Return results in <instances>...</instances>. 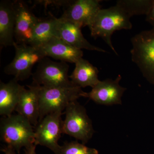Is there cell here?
I'll use <instances>...</instances> for the list:
<instances>
[{"instance_id":"cb8c5ba5","label":"cell","mask_w":154,"mask_h":154,"mask_svg":"<svg viewBox=\"0 0 154 154\" xmlns=\"http://www.w3.org/2000/svg\"><path fill=\"white\" fill-rule=\"evenodd\" d=\"M36 146L35 144L29 147L28 148L25 149L24 154H36L35 149Z\"/></svg>"},{"instance_id":"2e32d148","label":"cell","mask_w":154,"mask_h":154,"mask_svg":"<svg viewBox=\"0 0 154 154\" xmlns=\"http://www.w3.org/2000/svg\"><path fill=\"white\" fill-rule=\"evenodd\" d=\"M75 67L69 76L73 85L81 88H93L100 82L98 78L99 70L83 58L75 63Z\"/></svg>"},{"instance_id":"e0dca14e","label":"cell","mask_w":154,"mask_h":154,"mask_svg":"<svg viewBox=\"0 0 154 154\" xmlns=\"http://www.w3.org/2000/svg\"><path fill=\"white\" fill-rule=\"evenodd\" d=\"M23 86L13 79L9 82H0V115L9 116L12 115L19 102L20 92Z\"/></svg>"},{"instance_id":"ac0fdd59","label":"cell","mask_w":154,"mask_h":154,"mask_svg":"<svg viewBox=\"0 0 154 154\" xmlns=\"http://www.w3.org/2000/svg\"><path fill=\"white\" fill-rule=\"evenodd\" d=\"M57 18L39 20L34 28L33 38L30 45L39 47L56 37V27Z\"/></svg>"},{"instance_id":"9c48e42d","label":"cell","mask_w":154,"mask_h":154,"mask_svg":"<svg viewBox=\"0 0 154 154\" xmlns=\"http://www.w3.org/2000/svg\"><path fill=\"white\" fill-rule=\"evenodd\" d=\"M15 13L14 37L18 44L30 45L34 28L40 19L33 14L28 5L20 1L14 2Z\"/></svg>"},{"instance_id":"d6986e66","label":"cell","mask_w":154,"mask_h":154,"mask_svg":"<svg viewBox=\"0 0 154 154\" xmlns=\"http://www.w3.org/2000/svg\"><path fill=\"white\" fill-rule=\"evenodd\" d=\"M154 2V0H119L116 5L131 18L139 15L146 16Z\"/></svg>"},{"instance_id":"ffe728a7","label":"cell","mask_w":154,"mask_h":154,"mask_svg":"<svg viewBox=\"0 0 154 154\" xmlns=\"http://www.w3.org/2000/svg\"><path fill=\"white\" fill-rule=\"evenodd\" d=\"M58 154H99L96 149L91 148L78 141L66 142L61 146Z\"/></svg>"},{"instance_id":"277c9868","label":"cell","mask_w":154,"mask_h":154,"mask_svg":"<svg viewBox=\"0 0 154 154\" xmlns=\"http://www.w3.org/2000/svg\"><path fill=\"white\" fill-rule=\"evenodd\" d=\"M131 42V60L147 81L154 85V28L137 33Z\"/></svg>"},{"instance_id":"6da1fadb","label":"cell","mask_w":154,"mask_h":154,"mask_svg":"<svg viewBox=\"0 0 154 154\" xmlns=\"http://www.w3.org/2000/svg\"><path fill=\"white\" fill-rule=\"evenodd\" d=\"M130 18L121 8L116 5L108 8L101 9L88 27L92 37L102 38L118 55L112 44L111 37L116 30L131 29L132 25Z\"/></svg>"},{"instance_id":"5bb4252c","label":"cell","mask_w":154,"mask_h":154,"mask_svg":"<svg viewBox=\"0 0 154 154\" xmlns=\"http://www.w3.org/2000/svg\"><path fill=\"white\" fill-rule=\"evenodd\" d=\"M27 86L28 89H25L23 86L21 90L19 102L15 111L27 119L35 127L39 120L38 94L35 85Z\"/></svg>"},{"instance_id":"ba28073f","label":"cell","mask_w":154,"mask_h":154,"mask_svg":"<svg viewBox=\"0 0 154 154\" xmlns=\"http://www.w3.org/2000/svg\"><path fill=\"white\" fill-rule=\"evenodd\" d=\"M64 113L55 112L48 114L38 122L34 127L36 146L40 145L46 147L55 154H58L61 146L58 143L63 131L61 116Z\"/></svg>"},{"instance_id":"5b68a950","label":"cell","mask_w":154,"mask_h":154,"mask_svg":"<svg viewBox=\"0 0 154 154\" xmlns=\"http://www.w3.org/2000/svg\"><path fill=\"white\" fill-rule=\"evenodd\" d=\"M64 114L63 134L82 141L84 144L87 143L92 138L95 131L85 107L77 101H73L67 105Z\"/></svg>"},{"instance_id":"9a60e30c","label":"cell","mask_w":154,"mask_h":154,"mask_svg":"<svg viewBox=\"0 0 154 154\" xmlns=\"http://www.w3.org/2000/svg\"><path fill=\"white\" fill-rule=\"evenodd\" d=\"M15 13L14 2H0V45L1 47L14 46Z\"/></svg>"},{"instance_id":"8fae6325","label":"cell","mask_w":154,"mask_h":154,"mask_svg":"<svg viewBox=\"0 0 154 154\" xmlns=\"http://www.w3.org/2000/svg\"><path fill=\"white\" fill-rule=\"evenodd\" d=\"M101 2L99 0L72 1L60 18L73 22L82 28L88 27L102 9Z\"/></svg>"},{"instance_id":"30bf717a","label":"cell","mask_w":154,"mask_h":154,"mask_svg":"<svg viewBox=\"0 0 154 154\" xmlns=\"http://www.w3.org/2000/svg\"><path fill=\"white\" fill-rule=\"evenodd\" d=\"M121 76L118 75L115 80L107 79L100 81L89 93H86L88 98L99 105H122V97L126 89L119 85Z\"/></svg>"},{"instance_id":"603a6c76","label":"cell","mask_w":154,"mask_h":154,"mask_svg":"<svg viewBox=\"0 0 154 154\" xmlns=\"http://www.w3.org/2000/svg\"><path fill=\"white\" fill-rule=\"evenodd\" d=\"M1 151L4 152L5 154H17L15 150L8 146H5L4 147L2 148Z\"/></svg>"},{"instance_id":"7a4b0ae2","label":"cell","mask_w":154,"mask_h":154,"mask_svg":"<svg viewBox=\"0 0 154 154\" xmlns=\"http://www.w3.org/2000/svg\"><path fill=\"white\" fill-rule=\"evenodd\" d=\"M0 135L1 140L19 154L23 147L28 148L35 144L33 125L27 119L19 114L1 118Z\"/></svg>"},{"instance_id":"52a82bcc","label":"cell","mask_w":154,"mask_h":154,"mask_svg":"<svg viewBox=\"0 0 154 154\" xmlns=\"http://www.w3.org/2000/svg\"><path fill=\"white\" fill-rule=\"evenodd\" d=\"M38 63L36 71L32 75L35 85L46 88L75 86L69 79V66L66 62H57L45 57Z\"/></svg>"},{"instance_id":"44dd1931","label":"cell","mask_w":154,"mask_h":154,"mask_svg":"<svg viewBox=\"0 0 154 154\" xmlns=\"http://www.w3.org/2000/svg\"><path fill=\"white\" fill-rule=\"evenodd\" d=\"M72 2V1H37V2L40 3L42 5H43L46 7V6L50 5V4H54V5H66L68 6Z\"/></svg>"},{"instance_id":"7c38bea8","label":"cell","mask_w":154,"mask_h":154,"mask_svg":"<svg viewBox=\"0 0 154 154\" xmlns=\"http://www.w3.org/2000/svg\"><path fill=\"white\" fill-rule=\"evenodd\" d=\"M81 28V26L73 22L57 18L56 37L78 49L107 52L105 50L91 44L84 37Z\"/></svg>"},{"instance_id":"4fadbf2b","label":"cell","mask_w":154,"mask_h":154,"mask_svg":"<svg viewBox=\"0 0 154 154\" xmlns=\"http://www.w3.org/2000/svg\"><path fill=\"white\" fill-rule=\"evenodd\" d=\"M45 57H50L62 62L75 63L82 58V50L73 47L57 37H54L39 47Z\"/></svg>"},{"instance_id":"8992f818","label":"cell","mask_w":154,"mask_h":154,"mask_svg":"<svg viewBox=\"0 0 154 154\" xmlns=\"http://www.w3.org/2000/svg\"><path fill=\"white\" fill-rule=\"evenodd\" d=\"M15 56L12 62L5 67L7 74L12 75L17 81H23L32 75L33 66L45 57L38 48L30 45L16 42Z\"/></svg>"},{"instance_id":"7402d4cb","label":"cell","mask_w":154,"mask_h":154,"mask_svg":"<svg viewBox=\"0 0 154 154\" xmlns=\"http://www.w3.org/2000/svg\"><path fill=\"white\" fill-rule=\"evenodd\" d=\"M146 20L154 28V2L149 12L146 16Z\"/></svg>"},{"instance_id":"3957f363","label":"cell","mask_w":154,"mask_h":154,"mask_svg":"<svg viewBox=\"0 0 154 154\" xmlns=\"http://www.w3.org/2000/svg\"><path fill=\"white\" fill-rule=\"evenodd\" d=\"M38 96L39 117L38 121L45 116L55 112H63L70 102L85 97L86 93L78 86L46 88L35 85Z\"/></svg>"}]
</instances>
